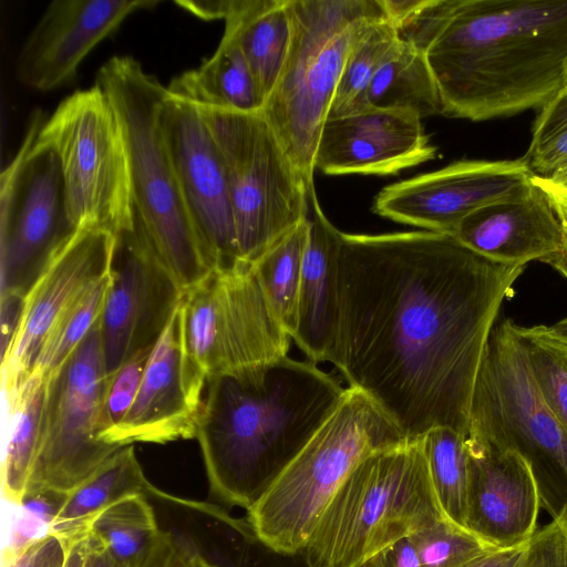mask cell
<instances>
[{
  "label": "cell",
  "instance_id": "35",
  "mask_svg": "<svg viewBox=\"0 0 567 567\" xmlns=\"http://www.w3.org/2000/svg\"><path fill=\"white\" fill-rule=\"evenodd\" d=\"M213 513L223 542L206 557L219 567H308L301 553L285 554L265 545L247 518L233 517L215 506Z\"/></svg>",
  "mask_w": 567,
  "mask_h": 567
},
{
  "label": "cell",
  "instance_id": "1",
  "mask_svg": "<svg viewBox=\"0 0 567 567\" xmlns=\"http://www.w3.org/2000/svg\"><path fill=\"white\" fill-rule=\"evenodd\" d=\"M524 269L450 234L342 233L331 363L408 440L439 426L467 435L489 334Z\"/></svg>",
  "mask_w": 567,
  "mask_h": 567
},
{
  "label": "cell",
  "instance_id": "28",
  "mask_svg": "<svg viewBox=\"0 0 567 567\" xmlns=\"http://www.w3.org/2000/svg\"><path fill=\"white\" fill-rule=\"evenodd\" d=\"M367 103L375 109L410 112L421 120L443 114L425 53L401 38L378 68L368 89Z\"/></svg>",
  "mask_w": 567,
  "mask_h": 567
},
{
  "label": "cell",
  "instance_id": "51",
  "mask_svg": "<svg viewBox=\"0 0 567 567\" xmlns=\"http://www.w3.org/2000/svg\"><path fill=\"white\" fill-rule=\"evenodd\" d=\"M546 179L564 189H567V165L559 168Z\"/></svg>",
  "mask_w": 567,
  "mask_h": 567
},
{
  "label": "cell",
  "instance_id": "53",
  "mask_svg": "<svg viewBox=\"0 0 567 567\" xmlns=\"http://www.w3.org/2000/svg\"><path fill=\"white\" fill-rule=\"evenodd\" d=\"M565 85H567V60L565 62V68H564V82H563V86H565Z\"/></svg>",
  "mask_w": 567,
  "mask_h": 567
},
{
  "label": "cell",
  "instance_id": "29",
  "mask_svg": "<svg viewBox=\"0 0 567 567\" xmlns=\"http://www.w3.org/2000/svg\"><path fill=\"white\" fill-rule=\"evenodd\" d=\"M89 530L122 567H138L155 547L162 530L145 494H131L100 512Z\"/></svg>",
  "mask_w": 567,
  "mask_h": 567
},
{
  "label": "cell",
  "instance_id": "41",
  "mask_svg": "<svg viewBox=\"0 0 567 567\" xmlns=\"http://www.w3.org/2000/svg\"><path fill=\"white\" fill-rule=\"evenodd\" d=\"M195 542L185 534L162 530L144 563L138 567H190Z\"/></svg>",
  "mask_w": 567,
  "mask_h": 567
},
{
  "label": "cell",
  "instance_id": "50",
  "mask_svg": "<svg viewBox=\"0 0 567 567\" xmlns=\"http://www.w3.org/2000/svg\"><path fill=\"white\" fill-rule=\"evenodd\" d=\"M195 542V540H194ZM190 567H219L217 564L208 559L200 550L195 542V549L190 558Z\"/></svg>",
  "mask_w": 567,
  "mask_h": 567
},
{
  "label": "cell",
  "instance_id": "52",
  "mask_svg": "<svg viewBox=\"0 0 567 567\" xmlns=\"http://www.w3.org/2000/svg\"><path fill=\"white\" fill-rule=\"evenodd\" d=\"M556 331L567 337V316L551 326Z\"/></svg>",
  "mask_w": 567,
  "mask_h": 567
},
{
  "label": "cell",
  "instance_id": "40",
  "mask_svg": "<svg viewBox=\"0 0 567 567\" xmlns=\"http://www.w3.org/2000/svg\"><path fill=\"white\" fill-rule=\"evenodd\" d=\"M64 557L61 539L48 533L18 548L7 546L1 567H62Z\"/></svg>",
  "mask_w": 567,
  "mask_h": 567
},
{
  "label": "cell",
  "instance_id": "12",
  "mask_svg": "<svg viewBox=\"0 0 567 567\" xmlns=\"http://www.w3.org/2000/svg\"><path fill=\"white\" fill-rule=\"evenodd\" d=\"M37 110L19 151L0 176L1 293L27 296L79 230L70 220L55 151L38 140Z\"/></svg>",
  "mask_w": 567,
  "mask_h": 567
},
{
  "label": "cell",
  "instance_id": "17",
  "mask_svg": "<svg viewBox=\"0 0 567 567\" xmlns=\"http://www.w3.org/2000/svg\"><path fill=\"white\" fill-rule=\"evenodd\" d=\"M206 383L185 351L179 303L148 355L130 411L103 441L121 449L196 437Z\"/></svg>",
  "mask_w": 567,
  "mask_h": 567
},
{
  "label": "cell",
  "instance_id": "36",
  "mask_svg": "<svg viewBox=\"0 0 567 567\" xmlns=\"http://www.w3.org/2000/svg\"><path fill=\"white\" fill-rule=\"evenodd\" d=\"M411 539L422 567H465L495 549L449 518L417 532Z\"/></svg>",
  "mask_w": 567,
  "mask_h": 567
},
{
  "label": "cell",
  "instance_id": "23",
  "mask_svg": "<svg viewBox=\"0 0 567 567\" xmlns=\"http://www.w3.org/2000/svg\"><path fill=\"white\" fill-rule=\"evenodd\" d=\"M307 199L308 240L292 340L309 361L331 362L339 310L342 231L322 212L315 184L307 187Z\"/></svg>",
  "mask_w": 567,
  "mask_h": 567
},
{
  "label": "cell",
  "instance_id": "11",
  "mask_svg": "<svg viewBox=\"0 0 567 567\" xmlns=\"http://www.w3.org/2000/svg\"><path fill=\"white\" fill-rule=\"evenodd\" d=\"M181 309L185 351L206 381L288 357L292 339L250 262L213 269L185 290Z\"/></svg>",
  "mask_w": 567,
  "mask_h": 567
},
{
  "label": "cell",
  "instance_id": "38",
  "mask_svg": "<svg viewBox=\"0 0 567 567\" xmlns=\"http://www.w3.org/2000/svg\"><path fill=\"white\" fill-rule=\"evenodd\" d=\"M66 494L54 491H40L24 496L22 515L16 522L8 547L18 548L39 538L37 534L49 526L61 509Z\"/></svg>",
  "mask_w": 567,
  "mask_h": 567
},
{
  "label": "cell",
  "instance_id": "49",
  "mask_svg": "<svg viewBox=\"0 0 567 567\" xmlns=\"http://www.w3.org/2000/svg\"><path fill=\"white\" fill-rule=\"evenodd\" d=\"M87 532L61 539L65 548L62 567H83Z\"/></svg>",
  "mask_w": 567,
  "mask_h": 567
},
{
  "label": "cell",
  "instance_id": "2",
  "mask_svg": "<svg viewBox=\"0 0 567 567\" xmlns=\"http://www.w3.org/2000/svg\"><path fill=\"white\" fill-rule=\"evenodd\" d=\"M424 53L442 115L480 122L542 109L564 82L567 0H455Z\"/></svg>",
  "mask_w": 567,
  "mask_h": 567
},
{
  "label": "cell",
  "instance_id": "16",
  "mask_svg": "<svg viewBox=\"0 0 567 567\" xmlns=\"http://www.w3.org/2000/svg\"><path fill=\"white\" fill-rule=\"evenodd\" d=\"M533 175L525 157L458 161L384 187L372 210L395 223L452 235L474 210L523 193Z\"/></svg>",
  "mask_w": 567,
  "mask_h": 567
},
{
  "label": "cell",
  "instance_id": "33",
  "mask_svg": "<svg viewBox=\"0 0 567 567\" xmlns=\"http://www.w3.org/2000/svg\"><path fill=\"white\" fill-rule=\"evenodd\" d=\"M399 39L398 31L386 19L373 23L362 34L348 55L329 116L347 115L368 107L370 83Z\"/></svg>",
  "mask_w": 567,
  "mask_h": 567
},
{
  "label": "cell",
  "instance_id": "39",
  "mask_svg": "<svg viewBox=\"0 0 567 567\" xmlns=\"http://www.w3.org/2000/svg\"><path fill=\"white\" fill-rule=\"evenodd\" d=\"M520 567H567V506L536 530Z\"/></svg>",
  "mask_w": 567,
  "mask_h": 567
},
{
  "label": "cell",
  "instance_id": "42",
  "mask_svg": "<svg viewBox=\"0 0 567 567\" xmlns=\"http://www.w3.org/2000/svg\"><path fill=\"white\" fill-rule=\"evenodd\" d=\"M564 130H567V85L539 109L534 121L528 151Z\"/></svg>",
  "mask_w": 567,
  "mask_h": 567
},
{
  "label": "cell",
  "instance_id": "54",
  "mask_svg": "<svg viewBox=\"0 0 567 567\" xmlns=\"http://www.w3.org/2000/svg\"><path fill=\"white\" fill-rule=\"evenodd\" d=\"M561 188V187H560ZM564 189V188H563ZM567 193V189H564Z\"/></svg>",
  "mask_w": 567,
  "mask_h": 567
},
{
  "label": "cell",
  "instance_id": "18",
  "mask_svg": "<svg viewBox=\"0 0 567 567\" xmlns=\"http://www.w3.org/2000/svg\"><path fill=\"white\" fill-rule=\"evenodd\" d=\"M115 235L79 229L25 296L14 343L1 361L2 396H9L35 369L42 346L55 322L92 285L111 271Z\"/></svg>",
  "mask_w": 567,
  "mask_h": 567
},
{
  "label": "cell",
  "instance_id": "4",
  "mask_svg": "<svg viewBox=\"0 0 567 567\" xmlns=\"http://www.w3.org/2000/svg\"><path fill=\"white\" fill-rule=\"evenodd\" d=\"M445 518L421 440L405 441L371 453L353 468L301 555L308 567H362Z\"/></svg>",
  "mask_w": 567,
  "mask_h": 567
},
{
  "label": "cell",
  "instance_id": "45",
  "mask_svg": "<svg viewBox=\"0 0 567 567\" xmlns=\"http://www.w3.org/2000/svg\"><path fill=\"white\" fill-rule=\"evenodd\" d=\"M25 296L17 292L1 293V361L9 354L24 310Z\"/></svg>",
  "mask_w": 567,
  "mask_h": 567
},
{
  "label": "cell",
  "instance_id": "37",
  "mask_svg": "<svg viewBox=\"0 0 567 567\" xmlns=\"http://www.w3.org/2000/svg\"><path fill=\"white\" fill-rule=\"evenodd\" d=\"M152 349L142 351L131 358L109 379L104 403L102 441L103 436L113 430L130 411L140 389Z\"/></svg>",
  "mask_w": 567,
  "mask_h": 567
},
{
  "label": "cell",
  "instance_id": "5",
  "mask_svg": "<svg viewBox=\"0 0 567 567\" xmlns=\"http://www.w3.org/2000/svg\"><path fill=\"white\" fill-rule=\"evenodd\" d=\"M95 84L107 95L122 125L133 212L185 291L213 268L189 221L162 137L158 111L167 89L127 55L107 60L97 71Z\"/></svg>",
  "mask_w": 567,
  "mask_h": 567
},
{
  "label": "cell",
  "instance_id": "30",
  "mask_svg": "<svg viewBox=\"0 0 567 567\" xmlns=\"http://www.w3.org/2000/svg\"><path fill=\"white\" fill-rule=\"evenodd\" d=\"M307 240L306 218L251 262L272 310L291 339L297 324Z\"/></svg>",
  "mask_w": 567,
  "mask_h": 567
},
{
  "label": "cell",
  "instance_id": "10",
  "mask_svg": "<svg viewBox=\"0 0 567 567\" xmlns=\"http://www.w3.org/2000/svg\"><path fill=\"white\" fill-rule=\"evenodd\" d=\"M38 140L59 157L66 210L76 229L115 235L132 226L126 143L120 118L99 85L66 96L45 118Z\"/></svg>",
  "mask_w": 567,
  "mask_h": 567
},
{
  "label": "cell",
  "instance_id": "46",
  "mask_svg": "<svg viewBox=\"0 0 567 567\" xmlns=\"http://www.w3.org/2000/svg\"><path fill=\"white\" fill-rule=\"evenodd\" d=\"M365 567H422L411 537L398 540L372 557Z\"/></svg>",
  "mask_w": 567,
  "mask_h": 567
},
{
  "label": "cell",
  "instance_id": "48",
  "mask_svg": "<svg viewBox=\"0 0 567 567\" xmlns=\"http://www.w3.org/2000/svg\"><path fill=\"white\" fill-rule=\"evenodd\" d=\"M83 567H122L107 551L104 545L87 533Z\"/></svg>",
  "mask_w": 567,
  "mask_h": 567
},
{
  "label": "cell",
  "instance_id": "26",
  "mask_svg": "<svg viewBox=\"0 0 567 567\" xmlns=\"http://www.w3.org/2000/svg\"><path fill=\"white\" fill-rule=\"evenodd\" d=\"M151 485L134 446H124L66 494L48 533L60 539L85 533L104 508L131 494L146 495Z\"/></svg>",
  "mask_w": 567,
  "mask_h": 567
},
{
  "label": "cell",
  "instance_id": "9",
  "mask_svg": "<svg viewBox=\"0 0 567 567\" xmlns=\"http://www.w3.org/2000/svg\"><path fill=\"white\" fill-rule=\"evenodd\" d=\"M196 107L223 159L239 258L251 264L307 218L305 181L262 112Z\"/></svg>",
  "mask_w": 567,
  "mask_h": 567
},
{
  "label": "cell",
  "instance_id": "25",
  "mask_svg": "<svg viewBox=\"0 0 567 567\" xmlns=\"http://www.w3.org/2000/svg\"><path fill=\"white\" fill-rule=\"evenodd\" d=\"M290 0H230L225 33L239 45L267 97L282 70L291 40Z\"/></svg>",
  "mask_w": 567,
  "mask_h": 567
},
{
  "label": "cell",
  "instance_id": "31",
  "mask_svg": "<svg viewBox=\"0 0 567 567\" xmlns=\"http://www.w3.org/2000/svg\"><path fill=\"white\" fill-rule=\"evenodd\" d=\"M466 434L449 426L421 439L432 484L445 516L466 528L468 454Z\"/></svg>",
  "mask_w": 567,
  "mask_h": 567
},
{
  "label": "cell",
  "instance_id": "7",
  "mask_svg": "<svg viewBox=\"0 0 567 567\" xmlns=\"http://www.w3.org/2000/svg\"><path fill=\"white\" fill-rule=\"evenodd\" d=\"M405 441L370 398L348 386L334 412L247 511L254 533L274 550L301 553L353 468L371 453Z\"/></svg>",
  "mask_w": 567,
  "mask_h": 567
},
{
  "label": "cell",
  "instance_id": "14",
  "mask_svg": "<svg viewBox=\"0 0 567 567\" xmlns=\"http://www.w3.org/2000/svg\"><path fill=\"white\" fill-rule=\"evenodd\" d=\"M184 292L133 212L132 226L115 234L111 285L100 319L109 379L131 358L154 347Z\"/></svg>",
  "mask_w": 567,
  "mask_h": 567
},
{
  "label": "cell",
  "instance_id": "32",
  "mask_svg": "<svg viewBox=\"0 0 567 567\" xmlns=\"http://www.w3.org/2000/svg\"><path fill=\"white\" fill-rule=\"evenodd\" d=\"M514 332L542 399L567 429V337L544 324L514 322Z\"/></svg>",
  "mask_w": 567,
  "mask_h": 567
},
{
  "label": "cell",
  "instance_id": "15",
  "mask_svg": "<svg viewBox=\"0 0 567 567\" xmlns=\"http://www.w3.org/2000/svg\"><path fill=\"white\" fill-rule=\"evenodd\" d=\"M158 124L189 221L213 269L241 261L223 159L196 106L167 92Z\"/></svg>",
  "mask_w": 567,
  "mask_h": 567
},
{
  "label": "cell",
  "instance_id": "22",
  "mask_svg": "<svg viewBox=\"0 0 567 567\" xmlns=\"http://www.w3.org/2000/svg\"><path fill=\"white\" fill-rule=\"evenodd\" d=\"M452 235L476 254L507 265L542 261L563 245L560 220L533 179L519 195L467 215Z\"/></svg>",
  "mask_w": 567,
  "mask_h": 567
},
{
  "label": "cell",
  "instance_id": "43",
  "mask_svg": "<svg viewBox=\"0 0 567 567\" xmlns=\"http://www.w3.org/2000/svg\"><path fill=\"white\" fill-rule=\"evenodd\" d=\"M534 175L548 178L567 165V130L544 141L524 156Z\"/></svg>",
  "mask_w": 567,
  "mask_h": 567
},
{
  "label": "cell",
  "instance_id": "13",
  "mask_svg": "<svg viewBox=\"0 0 567 567\" xmlns=\"http://www.w3.org/2000/svg\"><path fill=\"white\" fill-rule=\"evenodd\" d=\"M107 384L99 320L48 378L41 440L25 495L68 494L120 450L101 439Z\"/></svg>",
  "mask_w": 567,
  "mask_h": 567
},
{
  "label": "cell",
  "instance_id": "6",
  "mask_svg": "<svg viewBox=\"0 0 567 567\" xmlns=\"http://www.w3.org/2000/svg\"><path fill=\"white\" fill-rule=\"evenodd\" d=\"M291 40L262 114L305 181L315 184L321 130L350 51L385 18L380 0H290Z\"/></svg>",
  "mask_w": 567,
  "mask_h": 567
},
{
  "label": "cell",
  "instance_id": "21",
  "mask_svg": "<svg viewBox=\"0 0 567 567\" xmlns=\"http://www.w3.org/2000/svg\"><path fill=\"white\" fill-rule=\"evenodd\" d=\"M468 488L466 529L495 549L525 545L537 530V485L518 453L466 436Z\"/></svg>",
  "mask_w": 567,
  "mask_h": 567
},
{
  "label": "cell",
  "instance_id": "27",
  "mask_svg": "<svg viewBox=\"0 0 567 567\" xmlns=\"http://www.w3.org/2000/svg\"><path fill=\"white\" fill-rule=\"evenodd\" d=\"M48 378L34 370L13 394L3 398L7 446L2 464L4 498L20 506L37 460Z\"/></svg>",
  "mask_w": 567,
  "mask_h": 567
},
{
  "label": "cell",
  "instance_id": "20",
  "mask_svg": "<svg viewBox=\"0 0 567 567\" xmlns=\"http://www.w3.org/2000/svg\"><path fill=\"white\" fill-rule=\"evenodd\" d=\"M436 153L417 115L368 106L326 120L315 168L327 175H389L431 161Z\"/></svg>",
  "mask_w": 567,
  "mask_h": 567
},
{
  "label": "cell",
  "instance_id": "47",
  "mask_svg": "<svg viewBox=\"0 0 567 567\" xmlns=\"http://www.w3.org/2000/svg\"><path fill=\"white\" fill-rule=\"evenodd\" d=\"M528 544L529 542L518 547L493 549L465 567H520L526 556Z\"/></svg>",
  "mask_w": 567,
  "mask_h": 567
},
{
  "label": "cell",
  "instance_id": "19",
  "mask_svg": "<svg viewBox=\"0 0 567 567\" xmlns=\"http://www.w3.org/2000/svg\"><path fill=\"white\" fill-rule=\"evenodd\" d=\"M157 0H54L49 3L18 54V80L37 91L75 81L83 59L132 13Z\"/></svg>",
  "mask_w": 567,
  "mask_h": 567
},
{
  "label": "cell",
  "instance_id": "24",
  "mask_svg": "<svg viewBox=\"0 0 567 567\" xmlns=\"http://www.w3.org/2000/svg\"><path fill=\"white\" fill-rule=\"evenodd\" d=\"M166 89L195 106L260 113L266 103L239 45L225 32L210 58L175 76Z\"/></svg>",
  "mask_w": 567,
  "mask_h": 567
},
{
  "label": "cell",
  "instance_id": "3",
  "mask_svg": "<svg viewBox=\"0 0 567 567\" xmlns=\"http://www.w3.org/2000/svg\"><path fill=\"white\" fill-rule=\"evenodd\" d=\"M344 392L316 363L289 357L209 379L196 439L212 494L247 512Z\"/></svg>",
  "mask_w": 567,
  "mask_h": 567
},
{
  "label": "cell",
  "instance_id": "8",
  "mask_svg": "<svg viewBox=\"0 0 567 567\" xmlns=\"http://www.w3.org/2000/svg\"><path fill=\"white\" fill-rule=\"evenodd\" d=\"M467 436L523 456L534 475L540 508L551 518L567 506V429L542 399L512 319L495 324L489 334Z\"/></svg>",
  "mask_w": 567,
  "mask_h": 567
},
{
  "label": "cell",
  "instance_id": "44",
  "mask_svg": "<svg viewBox=\"0 0 567 567\" xmlns=\"http://www.w3.org/2000/svg\"><path fill=\"white\" fill-rule=\"evenodd\" d=\"M532 179L547 195L563 228L561 248L557 252L544 258L542 262L549 265L567 279V193L544 177L533 175Z\"/></svg>",
  "mask_w": 567,
  "mask_h": 567
},
{
  "label": "cell",
  "instance_id": "34",
  "mask_svg": "<svg viewBox=\"0 0 567 567\" xmlns=\"http://www.w3.org/2000/svg\"><path fill=\"white\" fill-rule=\"evenodd\" d=\"M110 285L111 271L86 289L55 322L42 346L34 370L49 378L60 369L100 320Z\"/></svg>",
  "mask_w": 567,
  "mask_h": 567
}]
</instances>
